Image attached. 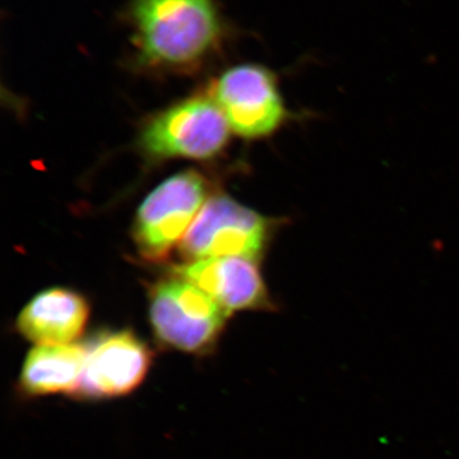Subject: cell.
Returning <instances> with one entry per match:
<instances>
[{
    "instance_id": "6da1fadb",
    "label": "cell",
    "mask_w": 459,
    "mask_h": 459,
    "mask_svg": "<svg viewBox=\"0 0 459 459\" xmlns=\"http://www.w3.org/2000/svg\"><path fill=\"white\" fill-rule=\"evenodd\" d=\"M126 21L137 65L151 71H195L228 35L217 0H129Z\"/></svg>"
},
{
    "instance_id": "5b68a950",
    "label": "cell",
    "mask_w": 459,
    "mask_h": 459,
    "mask_svg": "<svg viewBox=\"0 0 459 459\" xmlns=\"http://www.w3.org/2000/svg\"><path fill=\"white\" fill-rule=\"evenodd\" d=\"M230 131L225 115L208 93L155 115L144 126L140 144L151 159H211L226 146Z\"/></svg>"
},
{
    "instance_id": "9c48e42d",
    "label": "cell",
    "mask_w": 459,
    "mask_h": 459,
    "mask_svg": "<svg viewBox=\"0 0 459 459\" xmlns=\"http://www.w3.org/2000/svg\"><path fill=\"white\" fill-rule=\"evenodd\" d=\"M90 305L74 290L53 287L32 298L18 316L16 327L38 346L72 344L82 336Z\"/></svg>"
},
{
    "instance_id": "ba28073f",
    "label": "cell",
    "mask_w": 459,
    "mask_h": 459,
    "mask_svg": "<svg viewBox=\"0 0 459 459\" xmlns=\"http://www.w3.org/2000/svg\"><path fill=\"white\" fill-rule=\"evenodd\" d=\"M256 262L244 256H217L190 262L175 272L204 290L226 312H268L274 309V304Z\"/></svg>"
},
{
    "instance_id": "52a82bcc",
    "label": "cell",
    "mask_w": 459,
    "mask_h": 459,
    "mask_svg": "<svg viewBox=\"0 0 459 459\" xmlns=\"http://www.w3.org/2000/svg\"><path fill=\"white\" fill-rule=\"evenodd\" d=\"M153 353L128 329L105 332L87 346L80 385L74 394L82 400H108L131 394L146 379Z\"/></svg>"
},
{
    "instance_id": "277c9868",
    "label": "cell",
    "mask_w": 459,
    "mask_h": 459,
    "mask_svg": "<svg viewBox=\"0 0 459 459\" xmlns=\"http://www.w3.org/2000/svg\"><path fill=\"white\" fill-rule=\"evenodd\" d=\"M230 129L247 140H263L298 119L286 107L279 78L267 66L247 63L228 69L210 90Z\"/></svg>"
},
{
    "instance_id": "8992f818",
    "label": "cell",
    "mask_w": 459,
    "mask_h": 459,
    "mask_svg": "<svg viewBox=\"0 0 459 459\" xmlns=\"http://www.w3.org/2000/svg\"><path fill=\"white\" fill-rule=\"evenodd\" d=\"M208 184L199 172H179L160 184L138 208L133 238L142 256L159 261L183 240L208 201Z\"/></svg>"
},
{
    "instance_id": "7a4b0ae2",
    "label": "cell",
    "mask_w": 459,
    "mask_h": 459,
    "mask_svg": "<svg viewBox=\"0 0 459 459\" xmlns=\"http://www.w3.org/2000/svg\"><path fill=\"white\" fill-rule=\"evenodd\" d=\"M229 314L204 290L178 276L151 289V325L156 340L169 349L192 355L212 352Z\"/></svg>"
},
{
    "instance_id": "30bf717a",
    "label": "cell",
    "mask_w": 459,
    "mask_h": 459,
    "mask_svg": "<svg viewBox=\"0 0 459 459\" xmlns=\"http://www.w3.org/2000/svg\"><path fill=\"white\" fill-rule=\"evenodd\" d=\"M86 356L87 346L83 344L36 346L26 356L21 370V394L26 397L74 394L82 377Z\"/></svg>"
},
{
    "instance_id": "3957f363",
    "label": "cell",
    "mask_w": 459,
    "mask_h": 459,
    "mask_svg": "<svg viewBox=\"0 0 459 459\" xmlns=\"http://www.w3.org/2000/svg\"><path fill=\"white\" fill-rule=\"evenodd\" d=\"M282 223L228 195H214L205 202L184 235L180 252L189 262L217 256H244L259 261Z\"/></svg>"
}]
</instances>
